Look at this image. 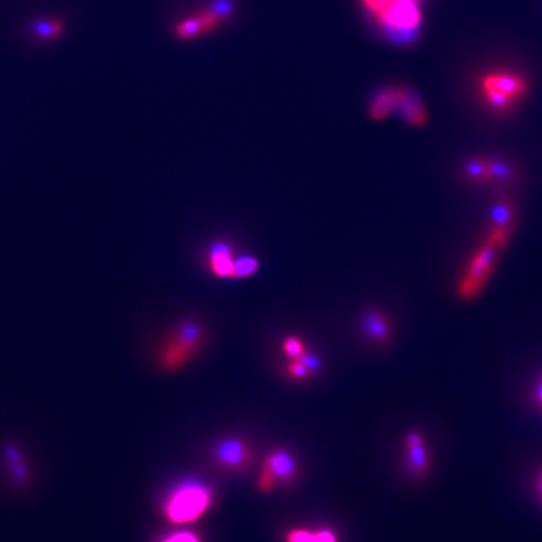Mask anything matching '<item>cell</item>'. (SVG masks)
<instances>
[{"instance_id":"24","label":"cell","mask_w":542,"mask_h":542,"mask_svg":"<svg viewBox=\"0 0 542 542\" xmlns=\"http://www.w3.org/2000/svg\"><path fill=\"white\" fill-rule=\"evenodd\" d=\"M535 400L542 409V378L537 381L536 387H535Z\"/></svg>"},{"instance_id":"11","label":"cell","mask_w":542,"mask_h":542,"mask_svg":"<svg viewBox=\"0 0 542 542\" xmlns=\"http://www.w3.org/2000/svg\"><path fill=\"white\" fill-rule=\"evenodd\" d=\"M398 114L402 121L414 128H424L429 123V114L427 108L424 107V102L413 90L408 88L400 102Z\"/></svg>"},{"instance_id":"25","label":"cell","mask_w":542,"mask_h":542,"mask_svg":"<svg viewBox=\"0 0 542 542\" xmlns=\"http://www.w3.org/2000/svg\"><path fill=\"white\" fill-rule=\"evenodd\" d=\"M540 491H541V495H542V475H541V480H540Z\"/></svg>"},{"instance_id":"7","label":"cell","mask_w":542,"mask_h":542,"mask_svg":"<svg viewBox=\"0 0 542 542\" xmlns=\"http://www.w3.org/2000/svg\"><path fill=\"white\" fill-rule=\"evenodd\" d=\"M235 259L236 257L233 252V245L226 241H216L208 250L206 264L212 276L226 280L233 278Z\"/></svg>"},{"instance_id":"10","label":"cell","mask_w":542,"mask_h":542,"mask_svg":"<svg viewBox=\"0 0 542 542\" xmlns=\"http://www.w3.org/2000/svg\"><path fill=\"white\" fill-rule=\"evenodd\" d=\"M222 22V19L210 8L196 14L192 18L185 19L176 27V34L179 39H192L201 36L205 32L212 30Z\"/></svg>"},{"instance_id":"8","label":"cell","mask_w":542,"mask_h":542,"mask_svg":"<svg viewBox=\"0 0 542 542\" xmlns=\"http://www.w3.org/2000/svg\"><path fill=\"white\" fill-rule=\"evenodd\" d=\"M405 90V87H388L381 90L370 103L368 109L370 118L374 122H383L391 114L398 112Z\"/></svg>"},{"instance_id":"15","label":"cell","mask_w":542,"mask_h":542,"mask_svg":"<svg viewBox=\"0 0 542 542\" xmlns=\"http://www.w3.org/2000/svg\"><path fill=\"white\" fill-rule=\"evenodd\" d=\"M285 540L286 542H338L337 535L328 529H294L286 534Z\"/></svg>"},{"instance_id":"12","label":"cell","mask_w":542,"mask_h":542,"mask_svg":"<svg viewBox=\"0 0 542 542\" xmlns=\"http://www.w3.org/2000/svg\"><path fill=\"white\" fill-rule=\"evenodd\" d=\"M362 327L364 334L377 344H383L391 338L392 325L388 316L381 310H367L364 313Z\"/></svg>"},{"instance_id":"9","label":"cell","mask_w":542,"mask_h":542,"mask_svg":"<svg viewBox=\"0 0 542 542\" xmlns=\"http://www.w3.org/2000/svg\"><path fill=\"white\" fill-rule=\"evenodd\" d=\"M215 457L224 467L230 470H238L248 463L250 459V451L244 442L229 438L217 445L215 449Z\"/></svg>"},{"instance_id":"2","label":"cell","mask_w":542,"mask_h":542,"mask_svg":"<svg viewBox=\"0 0 542 542\" xmlns=\"http://www.w3.org/2000/svg\"><path fill=\"white\" fill-rule=\"evenodd\" d=\"M530 90L527 79L513 71H492L478 81V95L483 106L491 112L511 114Z\"/></svg>"},{"instance_id":"16","label":"cell","mask_w":542,"mask_h":542,"mask_svg":"<svg viewBox=\"0 0 542 542\" xmlns=\"http://www.w3.org/2000/svg\"><path fill=\"white\" fill-rule=\"evenodd\" d=\"M260 269V262L259 259L252 255H243V257H236L233 262V280H243V279H249L252 275L257 274V270Z\"/></svg>"},{"instance_id":"14","label":"cell","mask_w":542,"mask_h":542,"mask_svg":"<svg viewBox=\"0 0 542 542\" xmlns=\"http://www.w3.org/2000/svg\"><path fill=\"white\" fill-rule=\"evenodd\" d=\"M405 452H407L405 461L412 475L416 477L424 476L428 472L429 466H431V459L424 443L405 448Z\"/></svg>"},{"instance_id":"21","label":"cell","mask_w":542,"mask_h":542,"mask_svg":"<svg viewBox=\"0 0 542 542\" xmlns=\"http://www.w3.org/2000/svg\"><path fill=\"white\" fill-rule=\"evenodd\" d=\"M162 542H201L200 541V538L195 535V534H192V532H186V531H182V532H176V534H173V535H171V536L167 537V538H165L163 541Z\"/></svg>"},{"instance_id":"20","label":"cell","mask_w":542,"mask_h":542,"mask_svg":"<svg viewBox=\"0 0 542 542\" xmlns=\"http://www.w3.org/2000/svg\"><path fill=\"white\" fill-rule=\"evenodd\" d=\"M275 482H276V478H275L274 475L271 473L268 467L264 466L262 477L259 481V489H262V492H269L274 487Z\"/></svg>"},{"instance_id":"6","label":"cell","mask_w":542,"mask_h":542,"mask_svg":"<svg viewBox=\"0 0 542 542\" xmlns=\"http://www.w3.org/2000/svg\"><path fill=\"white\" fill-rule=\"evenodd\" d=\"M374 15L386 29L400 38L412 36L422 20L419 3L414 0H384Z\"/></svg>"},{"instance_id":"3","label":"cell","mask_w":542,"mask_h":542,"mask_svg":"<svg viewBox=\"0 0 542 542\" xmlns=\"http://www.w3.org/2000/svg\"><path fill=\"white\" fill-rule=\"evenodd\" d=\"M212 502L211 489L200 482H187L173 491L165 505L167 519L175 524H187L200 519Z\"/></svg>"},{"instance_id":"5","label":"cell","mask_w":542,"mask_h":542,"mask_svg":"<svg viewBox=\"0 0 542 542\" xmlns=\"http://www.w3.org/2000/svg\"><path fill=\"white\" fill-rule=\"evenodd\" d=\"M462 175L475 185H506L516 177V168L501 157L473 156L462 163Z\"/></svg>"},{"instance_id":"1","label":"cell","mask_w":542,"mask_h":542,"mask_svg":"<svg viewBox=\"0 0 542 542\" xmlns=\"http://www.w3.org/2000/svg\"><path fill=\"white\" fill-rule=\"evenodd\" d=\"M516 230V211L513 203L501 200L491 212V221L481 243L467 260L454 285L462 303H473L482 295L494 276L503 252Z\"/></svg>"},{"instance_id":"23","label":"cell","mask_w":542,"mask_h":542,"mask_svg":"<svg viewBox=\"0 0 542 542\" xmlns=\"http://www.w3.org/2000/svg\"><path fill=\"white\" fill-rule=\"evenodd\" d=\"M364 4L367 6V8L374 13L378 12V9L381 8V4L384 3V0H363Z\"/></svg>"},{"instance_id":"17","label":"cell","mask_w":542,"mask_h":542,"mask_svg":"<svg viewBox=\"0 0 542 542\" xmlns=\"http://www.w3.org/2000/svg\"><path fill=\"white\" fill-rule=\"evenodd\" d=\"M33 32L42 39H55L65 32V24L58 19H47L36 22Z\"/></svg>"},{"instance_id":"13","label":"cell","mask_w":542,"mask_h":542,"mask_svg":"<svg viewBox=\"0 0 542 542\" xmlns=\"http://www.w3.org/2000/svg\"><path fill=\"white\" fill-rule=\"evenodd\" d=\"M265 467H268L275 478H280L284 481H290L297 471V465L292 456L285 451H278L271 453L265 459Z\"/></svg>"},{"instance_id":"4","label":"cell","mask_w":542,"mask_h":542,"mask_svg":"<svg viewBox=\"0 0 542 542\" xmlns=\"http://www.w3.org/2000/svg\"><path fill=\"white\" fill-rule=\"evenodd\" d=\"M203 340V329L196 322L179 324L167 339L161 353L162 365L166 370H177L190 359Z\"/></svg>"},{"instance_id":"18","label":"cell","mask_w":542,"mask_h":542,"mask_svg":"<svg viewBox=\"0 0 542 542\" xmlns=\"http://www.w3.org/2000/svg\"><path fill=\"white\" fill-rule=\"evenodd\" d=\"M283 351L289 358H297L305 352V346L303 341L297 337H287L283 341Z\"/></svg>"},{"instance_id":"22","label":"cell","mask_w":542,"mask_h":542,"mask_svg":"<svg viewBox=\"0 0 542 542\" xmlns=\"http://www.w3.org/2000/svg\"><path fill=\"white\" fill-rule=\"evenodd\" d=\"M421 443H424V435H419L418 432H409L408 435H405V448L413 447V446H417Z\"/></svg>"},{"instance_id":"19","label":"cell","mask_w":542,"mask_h":542,"mask_svg":"<svg viewBox=\"0 0 542 542\" xmlns=\"http://www.w3.org/2000/svg\"><path fill=\"white\" fill-rule=\"evenodd\" d=\"M286 372L289 373V376L292 377V379H300V381L306 379L311 374L308 367L295 358H292V360H290L286 365Z\"/></svg>"}]
</instances>
